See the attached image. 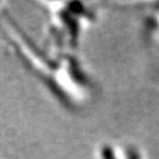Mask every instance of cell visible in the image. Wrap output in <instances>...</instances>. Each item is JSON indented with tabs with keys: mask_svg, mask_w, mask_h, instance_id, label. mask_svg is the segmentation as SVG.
Here are the masks:
<instances>
[{
	"mask_svg": "<svg viewBox=\"0 0 159 159\" xmlns=\"http://www.w3.org/2000/svg\"><path fill=\"white\" fill-rule=\"evenodd\" d=\"M123 159H144L142 152L137 146L133 144H126L120 148Z\"/></svg>",
	"mask_w": 159,
	"mask_h": 159,
	"instance_id": "obj_2",
	"label": "cell"
},
{
	"mask_svg": "<svg viewBox=\"0 0 159 159\" xmlns=\"http://www.w3.org/2000/svg\"><path fill=\"white\" fill-rule=\"evenodd\" d=\"M98 159H123L120 149H117L112 144H103L97 152Z\"/></svg>",
	"mask_w": 159,
	"mask_h": 159,
	"instance_id": "obj_1",
	"label": "cell"
}]
</instances>
